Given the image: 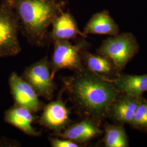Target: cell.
<instances>
[{"mask_svg":"<svg viewBox=\"0 0 147 147\" xmlns=\"http://www.w3.org/2000/svg\"><path fill=\"white\" fill-rule=\"evenodd\" d=\"M53 44L52 59L50 63L53 78L56 73L61 69L79 71L85 68L81 53L89 43L82 40L73 44L69 40H57L53 42Z\"/></svg>","mask_w":147,"mask_h":147,"instance_id":"cell-5","label":"cell"},{"mask_svg":"<svg viewBox=\"0 0 147 147\" xmlns=\"http://www.w3.org/2000/svg\"><path fill=\"white\" fill-rule=\"evenodd\" d=\"M82 63L86 68L106 78H113L119 74L109 58L99 54H93L85 50L81 53Z\"/></svg>","mask_w":147,"mask_h":147,"instance_id":"cell-15","label":"cell"},{"mask_svg":"<svg viewBox=\"0 0 147 147\" xmlns=\"http://www.w3.org/2000/svg\"><path fill=\"white\" fill-rule=\"evenodd\" d=\"M18 18L8 0L0 2V58L13 57L21 52Z\"/></svg>","mask_w":147,"mask_h":147,"instance_id":"cell-4","label":"cell"},{"mask_svg":"<svg viewBox=\"0 0 147 147\" xmlns=\"http://www.w3.org/2000/svg\"><path fill=\"white\" fill-rule=\"evenodd\" d=\"M38 121L54 134L59 133L70 124V112L62 99L58 98L45 106Z\"/></svg>","mask_w":147,"mask_h":147,"instance_id":"cell-9","label":"cell"},{"mask_svg":"<svg viewBox=\"0 0 147 147\" xmlns=\"http://www.w3.org/2000/svg\"><path fill=\"white\" fill-rule=\"evenodd\" d=\"M32 112L26 108L15 105L5 111L4 120L7 123L15 126L30 136L38 137L41 135L32 126L34 120Z\"/></svg>","mask_w":147,"mask_h":147,"instance_id":"cell-12","label":"cell"},{"mask_svg":"<svg viewBox=\"0 0 147 147\" xmlns=\"http://www.w3.org/2000/svg\"><path fill=\"white\" fill-rule=\"evenodd\" d=\"M11 93L15 104L22 106L36 113L40 110L41 103L37 93L25 80L16 72H12L9 78Z\"/></svg>","mask_w":147,"mask_h":147,"instance_id":"cell-7","label":"cell"},{"mask_svg":"<svg viewBox=\"0 0 147 147\" xmlns=\"http://www.w3.org/2000/svg\"><path fill=\"white\" fill-rule=\"evenodd\" d=\"M18 18L20 32L32 45L42 47L49 40V27L64 11L61 0H8Z\"/></svg>","mask_w":147,"mask_h":147,"instance_id":"cell-2","label":"cell"},{"mask_svg":"<svg viewBox=\"0 0 147 147\" xmlns=\"http://www.w3.org/2000/svg\"><path fill=\"white\" fill-rule=\"evenodd\" d=\"M102 132L98 122L86 117L82 121L73 124L63 131L54 134L53 135L80 144L99 136Z\"/></svg>","mask_w":147,"mask_h":147,"instance_id":"cell-10","label":"cell"},{"mask_svg":"<svg viewBox=\"0 0 147 147\" xmlns=\"http://www.w3.org/2000/svg\"><path fill=\"white\" fill-rule=\"evenodd\" d=\"M52 30L49 33V39L53 42L57 40H70L78 36L86 38L79 30L73 16L69 11H63L58 14L51 24Z\"/></svg>","mask_w":147,"mask_h":147,"instance_id":"cell-11","label":"cell"},{"mask_svg":"<svg viewBox=\"0 0 147 147\" xmlns=\"http://www.w3.org/2000/svg\"><path fill=\"white\" fill-rule=\"evenodd\" d=\"M64 87L79 112L98 123L119 92L111 79L84 68L63 79Z\"/></svg>","mask_w":147,"mask_h":147,"instance_id":"cell-1","label":"cell"},{"mask_svg":"<svg viewBox=\"0 0 147 147\" xmlns=\"http://www.w3.org/2000/svg\"><path fill=\"white\" fill-rule=\"evenodd\" d=\"M130 125L137 130L147 132V99L142 98Z\"/></svg>","mask_w":147,"mask_h":147,"instance_id":"cell-17","label":"cell"},{"mask_svg":"<svg viewBox=\"0 0 147 147\" xmlns=\"http://www.w3.org/2000/svg\"><path fill=\"white\" fill-rule=\"evenodd\" d=\"M22 77L31 86L39 96L48 100L52 99L55 84L47 56L27 67Z\"/></svg>","mask_w":147,"mask_h":147,"instance_id":"cell-6","label":"cell"},{"mask_svg":"<svg viewBox=\"0 0 147 147\" xmlns=\"http://www.w3.org/2000/svg\"><path fill=\"white\" fill-rule=\"evenodd\" d=\"M82 32L86 36L89 34L115 36L119 33V28L109 11L104 10L92 16Z\"/></svg>","mask_w":147,"mask_h":147,"instance_id":"cell-13","label":"cell"},{"mask_svg":"<svg viewBox=\"0 0 147 147\" xmlns=\"http://www.w3.org/2000/svg\"><path fill=\"white\" fill-rule=\"evenodd\" d=\"M136 38L130 32L111 36L102 41L98 54L109 58L119 72L139 51Z\"/></svg>","mask_w":147,"mask_h":147,"instance_id":"cell-3","label":"cell"},{"mask_svg":"<svg viewBox=\"0 0 147 147\" xmlns=\"http://www.w3.org/2000/svg\"><path fill=\"white\" fill-rule=\"evenodd\" d=\"M51 146L53 147H79L80 144L65 138H58L57 137H51L49 138Z\"/></svg>","mask_w":147,"mask_h":147,"instance_id":"cell-18","label":"cell"},{"mask_svg":"<svg viewBox=\"0 0 147 147\" xmlns=\"http://www.w3.org/2000/svg\"><path fill=\"white\" fill-rule=\"evenodd\" d=\"M111 80L119 93L142 97L147 91V74L137 75L119 73Z\"/></svg>","mask_w":147,"mask_h":147,"instance_id":"cell-14","label":"cell"},{"mask_svg":"<svg viewBox=\"0 0 147 147\" xmlns=\"http://www.w3.org/2000/svg\"><path fill=\"white\" fill-rule=\"evenodd\" d=\"M103 142L106 147H127L129 140L123 125L106 124Z\"/></svg>","mask_w":147,"mask_h":147,"instance_id":"cell-16","label":"cell"},{"mask_svg":"<svg viewBox=\"0 0 147 147\" xmlns=\"http://www.w3.org/2000/svg\"><path fill=\"white\" fill-rule=\"evenodd\" d=\"M143 97L119 93L109 107L106 117L116 124H129Z\"/></svg>","mask_w":147,"mask_h":147,"instance_id":"cell-8","label":"cell"}]
</instances>
